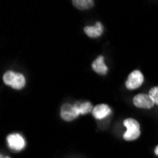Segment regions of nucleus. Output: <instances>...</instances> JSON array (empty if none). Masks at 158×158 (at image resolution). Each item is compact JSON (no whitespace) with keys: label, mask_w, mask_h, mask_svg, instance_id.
<instances>
[{"label":"nucleus","mask_w":158,"mask_h":158,"mask_svg":"<svg viewBox=\"0 0 158 158\" xmlns=\"http://www.w3.org/2000/svg\"><path fill=\"white\" fill-rule=\"evenodd\" d=\"M3 81L6 85L16 90L22 89L26 84V79L24 75L18 72H14L12 70H8L4 73Z\"/></svg>","instance_id":"nucleus-1"},{"label":"nucleus","mask_w":158,"mask_h":158,"mask_svg":"<svg viewBox=\"0 0 158 158\" xmlns=\"http://www.w3.org/2000/svg\"><path fill=\"white\" fill-rule=\"evenodd\" d=\"M123 124L127 129L125 134L123 135L124 140L133 141L140 136V125L138 121H136L134 118H126L123 121Z\"/></svg>","instance_id":"nucleus-2"},{"label":"nucleus","mask_w":158,"mask_h":158,"mask_svg":"<svg viewBox=\"0 0 158 158\" xmlns=\"http://www.w3.org/2000/svg\"><path fill=\"white\" fill-rule=\"evenodd\" d=\"M143 82H144V76L141 73V71L134 70L130 73V75L128 76L125 85L127 89L135 90V89L139 88Z\"/></svg>","instance_id":"nucleus-3"},{"label":"nucleus","mask_w":158,"mask_h":158,"mask_svg":"<svg viewBox=\"0 0 158 158\" xmlns=\"http://www.w3.org/2000/svg\"><path fill=\"white\" fill-rule=\"evenodd\" d=\"M7 143L10 150L20 152L25 149L26 141L19 134H10L7 136Z\"/></svg>","instance_id":"nucleus-4"},{"label":"nucleus","mask_w":158,"mask_h":158,"mask_svg":"<svg viewBox=\"0 0 158 158\" xmlns=\"http://www.w3.org/2000/svg\"><path fill=\"white\" fill-rule=\"evenodd\" d=\"M134 105L141 109H151L153 107L154 102L149 94H137L133 98Z\"/></svg>","instance_id":"nucleus-5"},{"label":"nucleus","mask_w":158,"mask_h":158,"mask_svg":"<svg viewBox=\"0 0 158 158\" xmlns=\"http://www.w3.org/2000/svg\"><path fill=\"white\" fill-rule=\"evenodd\" d=\"M60 114L61 118L64 121H72L78 118V117L80 116V114L75 108L74 104H70V103H64L61 107Z\"/></svg>","instance_id":"nucleus-6"},{"label":"nucleus","mask_w":158,"mask_h":158,"mask_svg":"<svg viewBox=\"0 0 158 158\" xmlns=\"http://www.w3.org/2000/svg\"><path fill=\"white\" fill-rule=\"evenodd\" d=\"M84 33L90 38H98L103 33V25L100 22H97L94 26H87L83 28Z\"/></svg>","instance_id":"nucleus-7"},{"label":"nucleus","mask_w":158,"mask_h":158,"mask_svg":"<svg viewBox=\"0 0 158 158\" xmlns=\"http://www.w3.org/2000/svg\"><path fill=\"white\" fill-rule=\"evenodd\" d=\"M112 114L111 108L107 104H98L94 107L92 111L93 117L96 119H103Z\"/></svg>","instance_id":"nucleus-8"},{"label":"nucleus","mask_w":158,"mask_h":158,"mask_svg":"<svg viewBox=\"0 0 158 158\" xmlns=\"http://www.w3.org/2000/svg\"><path fill=\"white\" fill-rule=\"evenodd\" d=\"M92 69L98 75H106L108 72V67L105 64L104 56L99 55L96 60L92 63Z\"/></svg>","instance_id":"nucleus-9"},{"label":"nucleus","mask_w":158,"mask_h":158,"mask_svg":"<svg viewBox=\"0 0 158 158\" xmlns=\"http://www.w3.org/2000/svg\"><path fill=\"white\" fill-rule=\"evenodd\" d=\"M74 106L80 114H86L92 112L94 109V107L90 102H77L74 104Z\"/></svg>","instance_id":"nucleus-10"},{"label":"nucleus","mask_w":158,"mask_h":158,"mask_svg":"<svg viewBox=\"0 0 158 158\" xmlns=\"http://www.w3.org/2000/svg\"><path fill=\"white\" fill-rule=\"evenodd\" d=\"M73 6L79 10H89L94 6L93 0H75L72 1Z\"/></svg>","instance_id":"nucleus-11"},{"label":"nucleus","mask_w":158,"mask_h":158,"mask_svg":"<svg viewBox=\"0 0 158 158\" xmlns=\"http://www.w3.org/2000/svg\"><path fill=\"white\" fill-rule=\"evenodd\" d=\"M149 95L152 98V99L153 100L154 104L158 105V86H154V87H152L150 90Z\"/></svg>","instance_id":"nucleus-12"},{"label":"nucleus","mask_w":158,"mask_h":158,"mask_svg":"<svg viewBox=\"0 0 158 158\" xmlns=\"http://www.w3.org/2000/svg\"><path fill=\"white\" fill-rule=\"evenodd\" d=\"M154 153H155V155L158 156V146L155 147V149H154Z\"/></svg>","instance_id":"nucleus-13"},{"label":"nucleus","mask_w":158,"mask_h":158,"mask_svg":"<svg viewBox=\"0 0 158 158\" xmlns=\"http://www.w3.org/2000/svg\"><path fill=\"white\" fill-rule=\"evenodd\" d=\"M0 158H10L9 156H4V155H2L1 154V156H0Z\"/></svg>","instance_id":"nucleus-14"}]
</instances>
